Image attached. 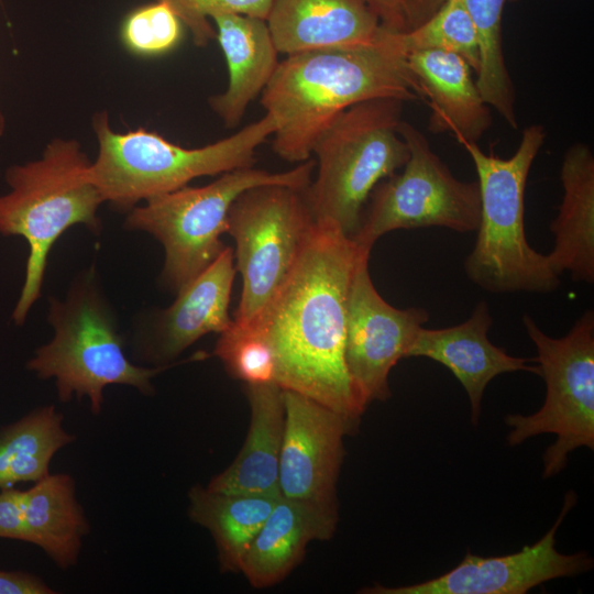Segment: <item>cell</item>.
I'll use <instances>...</instances> for the list:
<instances>
[{"label": "cell", "instance_id": "1", "mask_svg": "<svg viewBox=\"0 0 594 594\" xmlns=\"http://www.w3.org/2000/svg\"><path fill=\"white\" fill-rule=\"evenodd\" d=\"M370 252L333 223L316 222L290 273L251 323L273 350L276 384L356 424L363 413L344 359L346 304L355 267Z\"/></svg>", "mask_w": 594, "mask_h": 594}, {"label": "cell", "instance_id": "2", "mask_svg": "<svg viewBox=\"0 0 594 594\" xmlns=\"http://www.w3.org/2000/svg\"><path fill=\"white\" fill-rule=\"evenodd\" d=\"M376 98L421 100L406 56L383 28L369 44L288 55L261 92V106L277 122L274 153L289 163L311 158L317 138L341 112Z\"/></svg>", "mask_w": 594, "mask_h": 594}, {"label": "cell", "instance_id": "3", "mask_svg": "<svg viewBox=\"0 0 594 594\" xmlns=\"http://www.w3.org/2000/svg\"><path fill=\"white\" fill-rule=\"evenodd\" d=\"M91 162L76 140L53 139L41 158L6 173L9 193L0 196V234L23 237L29 244L25 279L12 314L22 324L41 296L54 243L75 224L98 233L105 202L91 176Z\"/></svg>", "mask_w": 594, "mask_h": 594}, {"label": "cell", "instance_id": "4", "mask_svg": "<svg viewBox=\"0 0 594 594\" xmlns=\"http://www.w3.org/2000/svg\"><path fill=\"white\" fill-rule=\"evenodd\" d=\"M47 319L54 336L35 350L26 367L41 380H54L61 402L86 397L94 415L102 411L109 385L131 386L150 396L153 377L172 366L144 367L128 359L95 266L76 276L65 300L50 298Z\"/></svg>", "mask_w": 594, "mask_h": 594}, {"label": "cell", "instance_id": "5", "mask_svg": "<svg viewBox=\"0 0 594 594\" xmlns=\"http://www.w3.org/2000/svg\"><path fill=\"white\" fill-rule=\"evenodd\" d=\"M98 154L91 176L103 201L129 211L141 200L179 189L201 176L251 167L256 150L277 128L265 113L237 133L215 143L186 148L143 128L114 132L106 111L92 118Z\"/></svg>", "mask_w": 594, "mask_h": 594}, {"label": "cell", "instance_id": "6", "mask_svg": "<svg viewBox=\"0 0 594 594\" xmlns=\"http://www.w3.org/2000/svg\"><path fill=\"white\" fill-rule=\"evenodd\" d=\"M546 138L543 125L526 127L508 158L483 152L477 142L460 143L476 169L481 200L477 238L464 268L488 292L548 293L560 284L548 256L529 245L524 228L527 179Z\"/></svg>", "mask_w": 594, "mask_h": 594}, {"label": "cell", "instance_id": "7", "mask_svg": "<svg viewBox=\"0 0 594 594\" xmlns=\"http://www.w3.org/2000/svg\"><path fill=\"white\" fill-rule=\"evenodd\" d=\"M404 101L376 98L341 112L317 138L315 182L304 190L316 222L352 238L374 187L400 169L409 148L399 133Z\"/></svg>", "mask_w": 594, "mask_h": 594}, {"label": "cell", "instance_id": "8", "mask_svg": "<svg viewBox=\"0 0 594 594\" xmlns=\"http://www.w3.org/2000/svg\"><path fill=\"white\" fill-rule=\"evenodd\" d=\"M316 162L309 158L286 172L242 167L220 174L201 187L184 186L154 196L128 211L123 227L144 231L158 240L165 252L161 280L177 293L207 268L226 248L229 210L240 194L260 185L305 189Z\"/></svg>", "mask_w": 594, "mask_h": 594}, {"label": "cell", "instance_id": "9", "mask_svg": "<svg viewBox=\"0 0 594 594\" xmlns=\"http://www.w3.org/2000/svg\"><path fill=\"white\" fill-rule=\"evenodd\" d=\"M522 322L537 349L546 398L535 414L506 416L507 441L514 447L541 433L556 435L543 454L547 479L566 466L572 451L594 449V314L584 312L563 338L547 336L527 314Z\"/></svg>", "mask_w": 594, "mask_h": 594}, {"label": "cell", "instance_id": "10", "mask_svg": "<svg viewBox=\"0 0 594 594\" xmlns=\"http://www.w3.org/2000/svg\"><path fill=\"white\" fill-rule=\"evenodd\" d=\"M398 130L408 145L409 157L400 173L374 187L351 239L371 250L383 234L398 229L477 230L481 218L477 182L454 177L426 136L409 122L402 120Z\"/></svg>", "mask_w": 594, "mask_h": 594}, {"label": "cell", "instance_id": "11", "mask_svg": "<svg viewBox=\"0 0 594 594\" xmlns=\"http://www.w3.org/2000/svg\"><path fill=\"white\" fill-rule=\"evenodd\" d=\"M305 189L260 185L232 204L227 233L235 241V270L242 276L237 323L251 324L260 316L306 244L316 221Z\"/></svg>", "mask_w": 594, "mask_h": 594}, {"label": "cell", "instance_id": "12", "mask_svg": "<svg viewBox=\"0 0 594 594\" xmlns=\"http://www.w3.org/2000/svg\"><path fill=\"white\" fill-rule=\"evenodd\" d=\"M370 253L361 256L349 289L344 359L362 413L374 400L391 397L388 375L408 351L429 314L398 309L385 301L369 272Z\"/></svg>", "mask_w": 594, "mask_h": 594}, {"label": "cell", "instance_id": "13", "mask_svg": "<svg viewBox=\"0 0 594 594\" xmlns=\"http://www.w3.org/2000/svg\"><path fill=\"white\" fill-rule=\"evenodd\" d=\"M575 503V494L565 495L563 508L554 525L531 546L520 551L481 557L468 552L452 570L420 583L387 587L375 584L365 587L366 594H525L548 581L587 572L593 559L585 552L560 553L556 548V534L568 512Z\"/></svg>", "mask_w": 594, "mask_h": 594}, {"label": "cell", "instance_id": "14", "mask_svg": "<svg viewBox=\"0 0 594 594\" xmlns=\"http://www.w3.org/2000/svg\"><path fill=\"white\" fill-rule=\"evenodd\" d=\"M285 424L278 468L280 496L337 505L344 436L359 424L298 393L284 389Z\"/></svg>", "mask_w": 594, "mask_h": 594}, {"label": "cell", "instance_id": "15", "mask_svg": "<svg viewBox=\"0 0 594 594\" xmlns=\"http://www.w3.org/2000/svg\"><path fill=\"white\" fill-rule=\"evenodd\" d=\"M234 254L226 246L216 260L177 292L174 302L153 315L135 336L138 358L154 366L173 365L188 346L233 322L228 309L235 275Z\"/></svg>", "mask_w": 594, "mask_h": 594}, {"label": "cell", "instance_id": "16", "mask_svg": "<svg viewBox=\"0 0 594 594\" xmlns=\"http://www.w3.org/2000/svg\"><path fill=\"white\" fill-rule=\"evenodd\" d=\"M493 323L486 301H480L470 318L443 329L421 327L407 358L422 356L449 369L464 387L471 403V420L477 424L487 384L497 375L526 371L539 375L534 360L516 358L487 338Z\"/></svg>", "mask_w": 594, "mask_h": 594}, {"label": "cell", "instance_id": "17", "mask_svg": "<svg viewBox=\"0 0 594 594\" xmlns=\"http://www.w3.org/2000/svg\"><path fill=\"white\" fill-rule=\"evenodd\" d=\"M421 100L430 108L428 129L451 132L459 143L477 142L493 123L471 66L459 55L419 51L406 55Z\"/></svg>", "mask_w": 594, "mask_h": 594}, {"label": "cell", "instance_id": "18", "mask_svg": "<svg viewBox=\"0 0 594 594\" xmlns=\"http://www.w3.org/2000/svg\"><path fill=\"white\" fill-rule=\"evenodd\" d=\"M338 519L337 505L280 496L246 552L241 572L255 588L282 582L311 541L333 536Z\"/></svg>", "mask_w": 594, "mask_h": 594}, {"label": "cell", "instance_id": "19", "mask_svg": "<svg viewBox=\"0 0 594 594\" xmlns=\"http://www.w3.org/2000/svg\"><path fill=\"white\" fill-rule=\"evenodd\" d=\"M266 23L278 53L369 44L381 22L366 0H273Z\"/></svg>", "mask_w": 594, "mask_h": 594}, {"label": "cell", "instance_id": "20", "mask_svg": "<svg viewBox=\"0 0 594 594\" xmlns=\"http://www.w3.org/2000/svg\"><path fill=\"white\" fill-rule=\"evenodd\" d=\"M250 426L232 463L207 487L224 493L279 497L278 468L285 424L284 389L275 382L245 385Z\"/></svg>", "mask_w": 594, "mask_h": 594}, {"label": "cell", "instance_id": "21", "mask_svg": "<svg viewBox=\"0 0 594 594\" xmlns=\"http://www.w3.org/2000/svg\"><path fill=\"white\" fill-rule=\"evenodd\" d=\"M211 21L227 62L229 84L226 91L209 98V105L223 124L232 129L240 124L249 105L275 73L278 51L263 19L220 14Z\"/></svg>", "mask_w": 594, "mask_h": 594}, {"label": "cell", "instance_id": "22", "mask_svg": "<svg viewBox=\"0 0 594 594\" xmlns=\"http://www.w3.org/2000/svg\"><path fill=\"white\" fill-rule=\"evenodd\" d=\"M559 213L551 222L554 248L548 256L553 272H569L573 280L594 282V155L585 143L564 153Z\"/></svg>", "mask_w": 594, "mask_h": 594}, {"label": "cell", "instance_id": "23", "mask_svg": "<svg viewBox=\"0 0 594 594\" xmlns=\"http://www.w3.org/2000/svg\"><path fill=\"white\" fill-rule=\"evenodd\" d=\"M28 542L62 570L75 566L90 526L67 473L48 474L24 491Z\"/></svg>", "mask_w": 594, "mask_h": 594}, {"label": "cell", "instance_id": "24", "mask_svg": "<svg viewBox=\"0 0 594 594\" xmlns=\"http://www.w3.org/2000/svg\"><path fill=\"white\" fill-rule=\"evenodd\" d=\"M279 497L224 493L201 485L189 490V519L210 532L222 573L241 572L246 552Z\"/></svg>", "mask_w": 594, "mask_h": 594}, {"label": "cell", "instance_id": "25", "mask_svg": "<svg viewBox=\"0 0 594 594\" xmlns=\"http://www.w3.org/2000/svg\"><path fill=\"white\" fill-rule=\"evenodd\" d=\"M444 1L408 0L404 31L422 23ZM459 1L469 13L479 37L481 64L476 84L480 92L512 129H517L515 89L503 50V13L507 0Z\"/></svg>", "mask_w": 594, "mask_h": 594}, {"label": "cell", "instance_id": "26", "mask_svg": "<svg viewBox=\"0 0 594 594\" xmlns=\"http://www.w3.org/2000/svg\"><path fill=\"white\" fill-rule=\"evenodd\" d=\"M54 405L32 410L0 430V488L35 483L50 474L55 454L76 437Z\"/></svg>", "mask_w": 594, "mask_h": 594}, {"label": "cell", "instance_id": "27", "mask_svg": "<svg viewBox=\"0 0 594 594\" xmlns=\"http://www.w3.org/2000/svg\"><path fill=\"white\" fill-rule=\"evenodd\" d=\"M391 34L405 56L419 51L452 53L462 57L476 77L481 64L479 37L469 13L459 0H447L422 23Z\"/></svg>", "mask_w": 594, "mask_h": 594}, {"label": "cell", "instance_id": "28", "mask_svg": "<svg viewBox=\"0 0 594 594\" xmlns=\"http://www.w3.org/2000/svg\"><path fill=\"white\" fill-rule=\"evenodd\" d=\"M213 354L224 365L226 371L245 385L275 382V359L273 350L254 324H232L219 334Z\"/></svg>", "mask_w": 594, "mask_h": 594}, {"label": "cell", "instance_id": "29", "mask_svg": "<svg viewBox=\"0 0 594 594\" xmlns=\"http://www.w3.org/2000/svg\"><path fill=\"white\" fill-rule=\"evenodd\" d=\"M184 24L165 2L135 8L124 18L120 36L123 45L139 56H158L178 46Z\"/></svg>", "mask_w": 594, "mask_h": 594}, {"label": "cell", "instance_id": "30", "mask_svg": "<svg viewBox=\"0 0 594 594\" xmlns=\"http://www.w3.org/2000/svg\"><path fill=\"white\" fill-rule=\"evenodd\" d=\"M165 2L191 34L198 47L216 40V29L209 22L220 14H242L266 20L273 0H158Z\"/></svg>", "mask_w": 594, "mask_h": 594}, {"label": "cell", "instance_id": "31", "mask_svg": "<svg viewBox=\"0 0 594 594\" xmlns=\"http://www.w3.org/2000/svg\"><path fill=\"white\" fill-rule=\"evenodd\" d=\"M0 538L28 542L24 491L0 488Z\"/></svg>", "mask_w": 594, "mask_h": 594}, {"label": "cell", "instance_id": "32", "mask_svg": "<svg viewBox=\"0 0 594 594\" xmlns=\"http://www.w3.org/2000/svg\"><path fill=\"white\" fill-rule=\"evenodd\" d=\"M56 591L36 574L0 570V594H55Z\"/></svg>", "mask_w": 594, "mask_h": 594}, {"label": "cell", "instance_id": "33", "mask_svg": "<svg viewBox=\"0 0 594 594\" xmlns=\"http://www.w3.org/2000/svg\"><path fill=\"white\" fill-rule=\"evenodd\" d=\"M383 29L391 32L405 30L408 0H366Z\"/></svg>", "mask_w": 594, "mask_h": 594}, {"label": "cell", "instance_id": "34", "mask_svg": "<svg viewBox=\"0 0 594 594\" xmlns=\"http://www.w3.org/2000/svg\"><path fill=\"white\" fill-rule=\"evenodd\" d=\"M6 130V119L0 106V136L4 133Z\"/></svg>", "mask_w": 594, "mask_h": 594}, {"label": "cell", "instance_id": "35", "mask_svg": "<svg viewBox=\"0 0 594 594\" xmlns=\"http://www.w3.org/2000/svg\"><path fill=\"white\" fill-rule=\"evenodd\" d=\"M518 1H522V0H507V3L508 2L514 3V2H518Z\"/></svg>", "mask_w": 594, "mask_h": 594}]
</instances>
